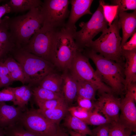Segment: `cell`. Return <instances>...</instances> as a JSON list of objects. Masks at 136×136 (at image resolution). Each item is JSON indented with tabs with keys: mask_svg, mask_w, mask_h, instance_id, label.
I'll return each instance as SVG.
<instances>
[{
	"mask_svg": "<svg viewBox=\"0 0 136 136\" xmlns=\"http://www.w3.org/2000/svg\"><path fill=\"white\" fill-rule=\"evenodd\" d=\"M99 3L102 7L104 17L110 26L118 16V6L106 4L103 0H99Z\"/></svg>",
	"mask_w": 136,
	"mask_h": 136,
	"instance_id": "cell-27",
	"label": "cell"
},
{
	"mask_svg": "<svg viewBox=\"0 0 136 136\" xmlns=\"http://www.w3.org/2000/svg\"><path fill=\"white\" fill-rule=\"evenodd\" d=\"M113 5H117L118 13L128 10L136 11V0H113L110 1Z\"/></svg>",
	"mask_w": 136,
	"mask_h": 136,
	"instance_id": "cell-31",
	"label": "cell"
},
{
	"mask_svg": "<svg viewBox=\"0 0 136 136\" xmlns=\"http://www.w3.org/2000/svg\"><path fill=\"white\" fill-rule=\"evenodd\" d=\"M76 99L78 106L89 111H91L94 109L95 102L90 99L77 96Z\"/></svg>",
	"mask_w": 136,
	"mask_h": 136,
	"instance_id": "cell-35",
	"label": "cell"
},
{
	"mask_svg": "<svg viewBox=\"0 0 136 136\" xmlns=\"http://www.w3.org/2000/svg\"><path fill=\"white\" fill-rule=\"evenodd\" d=\"M77 96L96 101L95 94L98 88L92 83L83 80H77Z\"/></svg>",
	"mask_w": 136,
	"mask_h": 136,
	"instance_id": "cell-24",
	"label": "cell"
},
{
	"mask_svg": "<svg viewBox=\"0 0 136 136\" xmlns=\"http://www.w3.org/2000/svg\"><path fill=\"white\" fill-rule=\"evenodd\" d=\"M28 86L24 93L20 99L16 102L14 105H17L23 111L27 109L26 106L32 96V87L28 85Z\"/></svg>",
	"mask_w": 136,
	"mask_h": 136,
	"instance_id": "cell-33",
	"label": "cell"
},
{
	"mask_svg": "<svg viewBox=\"0 0 136 136\" xmlns=\"http://www.w3.org/2000/svg\"><path fill=\"white\" fill-rule=\"evenodd\" d=\"M68 136H69V135Z\"/></svg>",
	"mask_w": 136,
	"mask_h": 136,
	"instance_id": "cell-47",
	"label": "cell"
},
{
	"mask_svg": "<svg viewBox=\"0 0 136 136\" xmlns=\"http://www.w3.org/2000/svg\"><path fill=\"white\" fill-rule=\"evenodd\" d=\"M35 101L39 109L42 110L53 109L66 103L64 98Z\"/></svg>",
	"mask_w": 136,
	"mask_h": 136,
	"instance_id": "cell-30",
	"label": "cell"
},
{
	"mask_svg": "<svg viewBox=\"0 0 136 136\" xmlns=\"http://www.w3.org/2000/svg\"><path fill=\"white\" fill-rule=\"evenodd\" d=\"M131 96L135 102H136V83H131L127 86L126 89Z\"/></svg>",
	"mask_w": 136,
	"mask_h": 136,
	"instance_id": "cell-40",
	"label": "cell"
},
{
	"mask_svg": "<svg viewBox=\"0 0 136 136\" xmlns=\"http://www.w3.org/2000/svg\"><path fill=\"white\" fill-rule=\"evenodd\" d=\"M11 12V8L7 3L0 5V21L4 15Z\"/></svg>",
	"mask_w": 136,
	"mask_h": 136,
	"instance_id": "cell-42",
	"label": "cell"
},
{
	"mask_svg": "<svg viewBox=\"0 0 136 136\" xmlns=\"http://www.w3.org/2000/svg\"><path fill=\"white\" fill-rule=\"evenodd\" d=\"M66 129L68 134L70 136H86V135L76 132L72 130Z\"/></svg>",
	"mask_w": 136,
	"mask_h": 136,
	"instance_id": "cell-44",
	"label": "cell"
},
{
	"mask_svg": "<svg viewBox=\"0 0 136 136\" xmlns=\"http://www.w3.org/2000/svg\"><path fill=\"white\" fill-rule=\"evenodd\" d=\"M68 110V112L72 115L83 121L86 124L91 112L79 106L69 107Z\"/></svg>",
	"mask_w": 136,
	"mask_h": 136,
	"instance_id": "cell-32",
	"label": "cell"
},
{
	"mask_svg": "<svg viewBox=\"0 0 136 136\" xmlns=\"http://www.w3.org/2000/svg\"><path fill=\"white\" fill-rule=\"evenodd\" d=\"M123 56L125 60L124 65L125 89L131 83L136 82V50L127 51L122 50Z\"/></svg>",
	"mask_w": 136,
	"mask_h": 136,
	"instance_id": "cell-18",
	"label": "cell"
},
{
	"mask_svg": "<svg viewBox=\"0 0 136 136\" xmlns=\"http://www.w3.org/2000/svg\"><path fill=\"white\" fill-rule=\"evenodd\" d=\"M69 135L66 129L62 128L59 126L55 136H68Z\"/></svg>",
	"mask_w": 136,
	"mask_h": 136,
	"instance_id": "cell-43",
	"label": "cell"
},
{
	"mask_svg": "<svg viewBox=\"0 0 136 136\" xmlns=\"http://www.w3.org/2000/svg\"><path fill=\"white\" fill-rule=\"evenodd\" d=\"M62 80L61 74L55 73L54 71L47 75L38 86L53 92L62 94Z\"/></svg>",
	"mask_w": 136,
	"mask_h": 136,
	"instance_id": "cell-20",
	"label": "cell"
},
{
	"mask_svg": "<svg viewBox=\"0 0 136 136\" xmlns=\"http://www.w3.org/2000/svg\"><path fill=\"white\" fill-rule=\"evenodd\" d=\"M28 86V85H23L19 87H11L15 99V102L14 105L16 103L17 101L23 95Z\"/></svg>",
	"mask_w": 136,
	"mask_h": 136,
	"instance_id": "cell-38",
	"label": "cell"
},
{
	"mask_svg": "<svg viewBox=\"0 0 136 136\" xmlns=\"http://www.w3.org/2000/svg\"><path fill=\"white\" fill-rule=\"evenodd\" d=\"M79 25L81 29L76 31L73 36L78 49L82 51L95 36L108 28V23L104 17L101 5L99 4L88 21L81 22Z\"/></svg>",
	"mask_w": 136,
	"mask_h": 136,
	"instance_id": "cell-7",
	"label": "cell"
},
{
	"mask_svg": "<svg viewBox=\"0 0 136 136\" xmlns=\"http://www.w3.org/2000/svg\"><path fill=\"white\" fill-rule=\"evenodd\" d=\"M78 50L72 61L69 70L77 80L91 82L97 88L98 92H113L101 80L90 64L89 59Z\"/></svg>",
	"mask_w": 136,
	"mask_h": 136,
	"instance_id": "cell-8",
	"label": "cell"
},
{
	"mask_svg": "<svg viewBox=\"0 0 136 136\" xmlns=\"http://www.w3.org/2000/svg\"><path fill=\"white\" fill-rule=\"evenodd\" d=\"M70 3L71 8L64 27L74 33L76 31L75 24L83 16L86 14H92L90 11L93 0H71Z\"/></svg>",
	"mask_w": 136,
	"mask_h": 136,
	"instance_id": "cell-13",
	"label": "cell"
},
{
	"mask_svg": "<svg viewBox=\"0 0 136 136\" xmlns=\"http://www.w3.org/2000/svg\"><path fill=\"white\" fill-rule=\"evenodd\" d=\"M98 98L95 102V109L101 112L113 123L118 122L121 99L113 93L98 92Z\"/></svg>",
	"mask_w": 136,
	"mask_h": 136,
	"instance_id": "cell-11",
	"label": "cell"
},
{
	"mask_svg": "<svg viewBox=\"0 0 136 136\" xmlns=\"http://www.w3.org/2000/svg\"><path fill=\"white\" fill-rule=\"evenodd\" d=\"M74 33L64 27L56 29L52 39V58L55 66L63 71L69 70L78 49Z\"/></svg>",
	"mask_w": 136,
	"mask_h": 136,
	"instance_id": "cell-5",
	"label": "cell"
},
{
	"mask_svg": "<svg viewBox=\"0 0 136 136\" xmlns=\"http://www.w3.org/2000/svg\"><path fill=\"white\" fill-rule=\"evenodd\" d=\"M8 75H10V73L4 60H0V78Z\"/></svg>",
	"mask_w": 136,
	"mask_h": 136,
	"instance_id": "cell-41",
	"label": "cell"
},
{
	"mask_svg": "<svg viewBox=\"0 0 136 136\" xmlns=\"http://www.w3.org/2000/svg\"><path fill=\"white\" fill-rule=\"evenodd\" d=\"M40 7L33 9L24 14L9 17V30L17 48L25 46L32 36L42 27Z\"/></svg>",
	"mask_w": 136,
	"mask_h": 136,
	"instance_id": "cell-2",
	"label": "cell"
},
{
	"mask_svg": "<svg viewBox=\"0 0 136 136\" xmlns=\"http://www.w3.org/2000/svg\"><path fill=\"white\" fill-rule=\"evenodd\" d=\"M68 105L65 103L53 109L42 110L39 109L37 110L49 121L59 125L61 120L64 118L68 113Z\"/></svg>",
	"mask_w": 136,
	"mask_h": 136,
	"instance_id": "cell-21",
	"label": "cell"
},
{
	"mask_svg": "<svg viewBox=\"0 0 136 136\" xmlns=\"http://www.w3.org/2000/svg\"><path fill=\"white\" fill-rule=\"evenodd\" d=\"M0 136H6L4 132V129L0 127Z\"/></svg>",
	"mask_w": 136,
	"mask_h": 136,
	"instance_id": "cell-45",
	"label": "cell"
},
{
	"mask_svg": "<svg viewBox=\"0 0 136 136\" xmlns=\"http://www.w3.org/2000/svg\"><path fill=\"white\" fill-rule=\"evenodd\" d=\"M132 132L130 129L117 122L110 124L109 136H130Z\"/></svg>",
	"mask_w": 136,
	"mask_h": 136,
	"instance_id": "cell-29",
	"label": "cell"
},
{
	"mask_svg": "<svg viewBox=\"0 0 136 136\" xmlns=\"http://www.w3.org/2000/svg\"><path fill=\"white\" fill-rule=\"evenodd\" d=\"M135 103L127 91L125 97L121 99V113L118 122L130 129L136 131V107Z\"/></svg>",
	"mask_w": 136,
	"mask_h": 136,
	"instance_id": "cell-12",
	"label": "cell"
},
{
	"mask_svg": "<svg viewBox=\"0 0 136 136\" xmlns=\"http://www.w3.org/2000/svg\"><path fill=\"white\" fill-rule=\"evenodd\" d=\"M4 62L14 82L19 81L23 85L26 84L24 73L21 66L18 62L11 55L5 58Z\"/></svg>",
	"mask_w": 136,
	"mask_h": 136,
	"instance_id": "cell-22",
	"label": "cell"
},
{
	"mask_svg": "<svg viewBox=\"0 0 136 136\" xmlns=\"http://www.w3.org/2000/svg\"><path fill=\"white\" fill-rule=\"evenodd\" d=\"M11 101L14 105L15 99L13 92L11 87H5L0 91V102Z\"/></svg>",
	"mask_w": 136,
	"mask_h": 136,
	"instance_id": "cell-34",
	"label": "cell"
},
{
	"mask_svg": "<svg viewBox=\"0 0 136 136\" xmlns=\"http://www.w3.org/2000/svg\"><path fill=\"white\" fill-rule=\"evenodd\" d=\"M4 1H5L3 0H0V3L2 2H3Z\"/></svg>",
	"mask_w": 136,
	"mask_h": 136,
	"instance_id": "cell-46",
	"label": "cell"
},
{
	"mask_svg": "<svg viewBox=\"0 0 136 136\" xmlns=\"http://www.w3.org/2000/svg\"><path fill=\"white\" fill-rule=\"evenodd\" d=\"M26 130L44 136H55L59 125L46 119L37 110L27 109L19 122Z\"/></svg>",
	"mask_w": 136,
	"mask_h": 136,
	"instance_id": "cell-9",
	"label": "cell"
},
{
	"mask_svg": "<svg viewBox=\"0 0 136 136\" xmlns=\"http://www.w3.org/2000/svg\"><path fill=\"white\" fill-rule=\"evenodd\" d=\"M123 50L132 51L136 50V32L132 35L129 41L126 42L122 47Z\"/></svg>",
	"mask_w": 136,
	"mask_h": 136,
	"instance_id": "cell-37",
	"label": "cell"
},
{
	"mask_svg": "<svg viewBox=\"0 0 136 136\" xmlns=\"http://www.w3.org/2000/svg\"><path fill=\"white\" fill-rule=\"evenodd\" d=\"M14 82L10 75H7L0 78V88L9 87Z\"/></svg>",
	"mask_w": 136,
	"mask_h": 136,
	"instance_id": "cell-39",
	"label": "cell"
},
{
	"mask_svg": "<svg viewBox=\"0 0 136 136\" xmlns=\"http://www.w3.org/2000/svg\"><path fill=\"white\" fill-rule=\"evenodd\" d=\"M118 21L122 30V47L128 39L136 32V11L131 13L120 12L118 13Z\"/></svg>",
	"mask_w": 136,
	"mask_h": 136,
	"instance_id": "cell-16",
	"label": "cell"
},
{
	"mask_svg": "<svg viewBox=\"0 0 136 136\" xmlns=\"http://www.w3.org/2000/svg\"><path fill=\"white\" fill-rule=\"evenodd\" d=\"M11 56L20 64L25 77L26 83L31 87L38 86L55 66L48 61L25 50L16 48Z\"/></svg>",
	"mask_w": 136,
	"mask_h": 136,
	"instance_id": "cell-3",
	"label": "cell"
},
{
	"mask_svg": "<svg viewBox=\"0 0 136 136\" xmlns=\"http://www.w3.org/2000/svg\"><path fill=\"white\" fill-rule=\"evenodd\" d=\"M56 30L42 27L32 36L27 44L21 48L53 64L52 39Z\"/></svg>",
	"mask_w": 136,
	"mask_h": 136,
	"instance_id": "cell-10",
	"label": "cell"
},
{
	"mask_svg": "<svg viewBox=\"0 0 136 136\" xmlns=\"http://www.w3.org/2000/svg\"><path fill=\"white\" fill-rule=\"evenodd\" d=\"M23 112L18 106L0 102V127L4 128L18 123Z\"/></svg>",
	"mask_w": 136,
	"mask_h": 136,
	"instance_id": "cell-15",
	"label": "cell"
},
{
	"mask_svg": "<svg viewBox=\"0 0 136 136\" xmlns=\"http://www.w3.org/2000/svg\"><path fill=\"white\" fill-rule=\"evenodd\" d=\"M63 125L67 129L83 135L93 136L91 130L84 121L68 112L64 118Z\"/></svg>",
	"mask_w": 136,
	"mask_h": 136,
	"instance_id": "cell-19",
	"label": "cell"
},
{
	"mask_svg": "<svg viewBox=\"0 0 136 136\" xmlns=\"http://www.w3.org/2000/svg\"><path fill=\"white\" fill-rule=\"evenodd\" d=\"M121 29L117 16L109 28L102 32L98 38L91 41L85 48L99 53L106 58L124 63V59L121 46L122 39L120 35Z\"/></svg>",
	"mask_w": 136,
	"mask_h": 136,
	"instance_id": "cell-4",
	"label": "cell"
},
{
	"mask_svg": "<svg viewBox=\"0 0 136 136\" xmlns=\"http://www.w3.org/2000/svg\"><path fill=\"white\" fill-rule=\"evenodd\" d=\"M32 91L35 101L64 98L62 94L53 92L38 86L32 87Z\"/></svg>",
	"mask_w": 136,
	"mask_h": 136,
	"instance_id": "cell-25",
	"label": "cell"
},
{
	"mask_svg": "<svg viewBox=\"0 0 136 136\" xmlns=\"http://www.w3.org/2000/svg\"><path fill=\"white\" fill-rule=\"evenodd\" d=\"M9 17L6 16L0 21V60L12 54L17 48L12 38L8 25Z\"/></svg>",
	"mask_w": 136,
	"mask_h": 136,
	"instance_id": "cell-14",
	"label": "cell"
},
{
	"mask_svg": "<svg viewBox=\"0 0 136 136\" xmlns=\"http://www.w3.org/2000/svg\"><path fill=\"white\" fill-rule=\"evenodd\" d=\"M42 3L40 0H10L7 3L11 8V12L18 13L39 8Z\"/></svg>",
	"mask_w": 136,
	"mask_h": 136,
	"instance_id": "cell-23",
	"label": "cell"
},
{
	"mask_svg": "<svg viewBox=\"0 0 136 136\" xmlns=\"http://www.w3.org/2000/svg\"><path fill=\"white\" fill-rule=\"evenodd\" d=\"M62 93L68 105L72 104L77 96V80L69 70L63 71Z\"/></svg>",
	"mask_w": 136,
	"mask_h": 136,
	"instance_id": "cell-17",
	"label": "cell"
},
{
	"mask_svg": "<svg viewBox=\"0 0 136 136\" xmlns=\"http://www.w3.org/2000/svg\"><path fill=\"white\" fill-rule=\"evenodd\" d=\"M83 53L93 62L95 71L102 81L114 93L121 94L125 89L124 63H121L106 58L87 48Z\"/></svg>",
	"mask_w": 136,
	"mask_h": 136,
	"instance_id": "cell-1",
	"label": "cell"
},
{
	"mask_svg": "<svg viewBox=\"0 0 136 136\" xmlns=\"http://www.w3.org/2000/svg\"><path fill=\"white\" fill-rule=\"evenodd\" d=\"M68 0H44L40 7L42 27L55 29L65 26L70 11Z\"/></svg>",
	"mask_w": 136,
	"mask_h": 136,
	"instance_id": "cell-6",
	"label": "cell"
},
{
	"mask_svg": "<svg viewBox=\"0 0 136 136\" xmlns=\"http://www.w3.org/2000/svg\"><path fill=\"white\" fill-rule=\"evenodd\" d=\"M3 129L6 136H44L26 130L19 122Z\"/></svg>",
	"mask_w": 136,
	"mask_h": 136,
	"instance_id": "cell-26",
	"label": "cell"
},
{
	"mask_svg": "<svg viewBox=\"0 0 136 136\" xmlns=\"http://www.w3.org/2000/svg\"><path fill=\"white\" fill-rule=\"evenodd\" d=\"M86 124H87L98 126L113 123L101 115L96 109L94 108L91 112Z\"/></svg>",
	"mask_w": 136,
	"mask_h": 136,
	"instance_id": "cell-28",
	"label": "cell"
},
{
	"mask_svg": "<svg viewBox=\"0 0 136 136\" xmlns=\"http://www.w3.org/2000/svg\"><path fill=\"white\" fill-rule=\"evenodd\" d=\"M110 124L98 126L92 130L93 136H109Z\"/></svg>",
	"mask_w": 136,
	"mask_h": 136,
	"instance_id": "cell-36",
	"label": "cell"
}]
</instances>
